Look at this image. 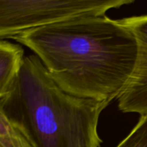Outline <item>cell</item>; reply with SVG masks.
I'll return each instance as SVG.
<instances>
[{
  "label": "cell",
  "instance_id": "cell-2",
  "mask_svg": "<svg viewBox=\"0 0 147 147\" xmlns=\"http://www.w3.org/2000/svg\"><path fill=\"white\" fill-rule=\"evenodd\" d=\"M106 102L75 96L50 76L35 55L25 56L0 109L32 147H100Z\"/></svg>",
  "mask_w": 147,
  "mask_h": 147
},
{
  "label": "cell",
  "instance_id": "cell-4",
  "mask_svg": "<svg viewBox=\"0 0 147 147\" xmlns=\"http://www.w3.org/2000/svg\"><path fill=\"white\" fill-rule=\"evenodd\" d=\"M119 21L134 34L139 45L134 72L118 97V107L123 113L147 115V14L126 17Z\"/></svg>",
  "mask_w": 147,
  "mask_h": 147
},
{
  "label": "cell",
  "instance_id": "cell-3",
  "mask_svg": "<svg viewBox=\"0 0 147 147\" xmlns=\"http://www.w3.org/2000/svg\"><path fill=\"white\" fill-rule=\"evenodd\" d=\"M129 0H0V40L73 17L106 15Z\"/></svg>",
  "mask_w": 147,
  "mask_h": 147
},
{
  "label": "cell",
  "instance_id": "cell-1",
  "mask_svg": "<svg viewBox=\"0 0 147 147\" xmlns=\"http://www.w3.org/2000/svg\"><path fill=\"white\" fill-rule=\"evenodd\" d=\"M11 39L31 50L65 91L109 104L129 82L139 54L133 32L106 15L73 17Z\"/></svg>",
  "mask_w": 147,
  "mask_h": 147
},
{
  "label": "cell",
  "instance_id": "cell-6",
  "mask_svg": "<svg viewBox=\"0 0 147 147\" xmlns=\"http://www.w3.org/2000/svg\"><path fill=\"white\" fill-rule=\"evenodd\" d=\"M116 147H147V115L141 116L130 134Z\"/></svg>",
  "mask_w": 147,
  "mask_h": 147
},
{
  "label": "cell",
  "instance_id": "cell-7",
  "mask_svg": "<svg viewBox=\"0 0 147 147\" xmlns=\"http://www.w3.org/2000/svg\"><path fill=\"white\" fill-rule=\"evenodd\" d=\"M0 147H32L27 141L16 131L14 134L0 136Z\"/></svg>",
  "mask_w": 147,
  "mask_h": 147
},
{
  "label": "cell",
  "instance_id": "cell-8",
  "mask_svg": "<svg viewBox=\"0 0 147 147\" xmlns=\"http://www.w3.org/2000/svg\"><path fill=\"white\" fill-rule=\"evenodd\" d=\"M16 132L7 118L0 109V136H6L11 135Z\"/></svg>",
  "mask_w": 147,
  "mask_h": 147
},
{
  "label": "cell",
  "instance_id": "cell-5",
  "mask_svg": "<svg viewBox=\"0 0 147 147\" xmlns=\"http://www.w3.org/2000/svg\"><path fill=\"white\" fill-rule=\"evenodd\" d=\"M21 46L0 40V98L9 90L24 60Z\"/></svg>",
  "mask_w": 147,
  "mask_h": 147
}]
</instances>
